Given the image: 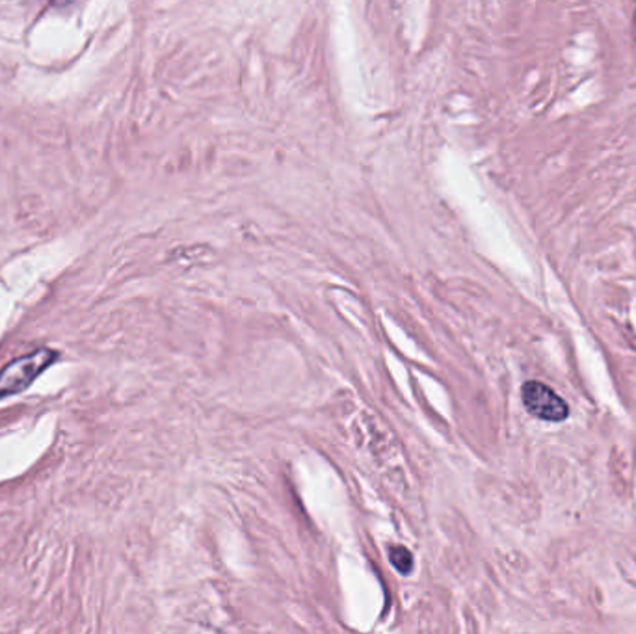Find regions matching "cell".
<instances>
[{"label": "cell", "mask_w": 636, "mask_h": 634, "mask_svg": "<svg viewBox=\"0 0 636 634\" xmlns=\"http://www.w3.org/2000/svg\"><path fill=\"white\" fill-rule=\"evenodd\" d=\"M59 359V354L51 348L34 350L33 354L13 359L0 370V398L17 395L25 391L43 370Z\"/></svg>", "instance_id": "6da1fadb"}, {"label": "cell", "mask_w": 636, "mask_h": 634, "mask_svg": "<svg viewBox=\"0 0 636 634\" xmlns=\"http://www.w3.org/2000/svg\"><path fill=\"white\" fill-rule=\"evenodd\" d=\"M521 401L526 411L546 422H562L570 417V406L562 396L542 382H526L521 388Z\"/></svg>", "instance_id": "7a4b0ae2"}, {"label": "cell", "mask_w": 636, "mask_h": 634, "mask_svg": "<svg viewBox=\"0 0 636 634\" xmlns=\"http://www.w3.org/2000/svg\"><path fill=\"white\" fill-rule=\"evenodd\" d=\"M390 560L395 570L403 575H408L409 571L414 570V557L403 545H393L390 549Z\"/></svg>", "instance_id": "3957f363"}, {"label": "cell", "mask_w": 636, "mask_h": 634, "mask_svg": "<svg viewBox=\"0 0 636 634\" xmlns=\"http://www.w3.org/2000/svg\"><path fill=\"white\" fill-rule=\"evenodd\" d=\"M633 38H635L636 41V10L635 15H633Z\"/></svg>", "instance_id": "277c9868"}]
</instances>
